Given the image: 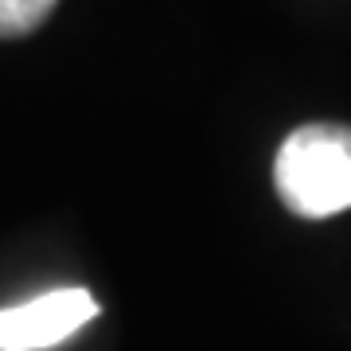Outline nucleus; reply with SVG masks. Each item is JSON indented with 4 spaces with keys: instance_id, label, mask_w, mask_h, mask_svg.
I'll return each mask as SVG.
<instances>
[{
    "instance_id": "obj_1",
    "label": "nucleus",
    "mask_w": 351,
    "mask_h": 351,
    "mask_svg": "<svg viewBox=\"0 0 351 351\" xmlns=\"http://www.w3.org/2000/svg\"><path fill=\"white\" fill-rule=\"evenodd\" d=\"M277 195L301 219H328L351 207V125L313 121L293 129L274 160Z\"/></svg>"
},
{
    "instance_id": "obj_3",
    "label": "nucleus",
    "mask_w": 351,
    "mask_h": 351,
    "mask_svg": "<svg viewBox=\"0 0 351 351\" xmlns=\"http://www.w3.org/2000/svg\"><path fill=\"white\" fill-rule=\"evenodd\" d=\"M59 0H0V39H16L36 32Z\"/></svg>"
},
{
    "instance_id": "obj_2",
    "label": "nucleus",
    "mask_w": 351,
    "mask_h": 351,
    "mask_svg": "<svg viewBox=\"0 0 351 351\" xmlns=\"http://www.w3.org/2000/svg\"><path fill=\"white\" fill-rule=\"evenodd\" d=\"M101 313L86 289H51L24 304L0 308V351H43L71 339Z\"/></svg>"
}]
</instances>
